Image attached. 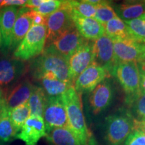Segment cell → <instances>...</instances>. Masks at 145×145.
Instances as JSON below:
<instances>
[{
    "instance_id": "17",
    "label": "cell",
    "mask_w": 145,
    "mask_h": 145,
    "mask_svg": "<svg viewBox=\"0 0 145 145\" xmlns=\"http://www.w3.org/2000/svg\"><path fill=\"white\" fill-rule=\"evenodd\" d=\"M32 11L24 6L19 9L11 40L10 52L16 49L32 26Z\"/></svg>"
},
{
    "instance_id": "44",
    "label": "cell",
    "mask_w": 145,
    "mask_h": 145,
    "mask_svg": "<svg viewBox=\"0 0 145 145\" xmlns=\"http://www.w3.org/2000/svg\"><path fill=\"white\" fill-rule=\"evenodd\" d=\"M144 17H145V16H144Z\"/></svg>"
},
{
    "instance_id": "32",
    "label": "cell",
    "mask_w": 145,
    "mask_h": 145,
    "mask_svg": "<svg viewBox=\"0 0 145 145\" xmlns=\"http://www.w3.org/2000/svg\"><path fill=\"white\" fill-rule=\"evenodd\" d=\"M124 145H145V135L139 130H134L125 140Z\"/></svg>"
},
{
    "instance_id": "25",
    "label": "cell",
    "mask_w": 145,
    "mask_h": 145,
    "mask_svg": "<svg viewBox=\"0 0 145 145\" xmlns=\"http://www.w3.org/2000/svg\"><path fill=\"white\" fill-rule=\"evenodd\" d=\"M48 97L42 88L35 86L28 101L31 116H43Z\"/></svg>"
},
{
    "instance_id": "35",
    "label": "cell",
    "mask_w": 145,
    "mask_h": 145,
    "mask_svg": "<svg viewBox=\"0 0 145 145\" xmlns=\"http://www.w3.org/2000/svg\"><path fill=\"white\" fill-rule=\"evenodd\" d=\"M26 2V0H4L1 3L0 8L9 6H24Z\"/></svg>"
},
{
    "instance_id": "36",
    "label": "cell",
    "mask_w": 145,
    "mask_h": 145,
    "mask_svg": "<svg viewBox=\"0 0 145 145\" xmlns=\"http://www.w3.org/2000/svg\"><path fill=\"white\" fill-rule=\"evenodd\" d=\"M134 130H139L145 135V119L137 120L134 118Z\"/></svg>"
},
{
    "instance_id": "8",
    "label": "cell",
    "mask_w": 145,
    "mask_h": 145,
    "mask_svg": "<svg viewBox=\"0 0 145 145\" xmlns=\"http://www.w3.org/2000/svg\"><path fill=\"white\" fill-rule=\"evenodd\" d=\"M108 77H110L108 71L93 61L78 76L73 87L79 95L86 92H91Z\"/></svg>"
},
{
    "instance_id": "21",
    "label": "cell",
    "mask_w": 145,
    "mask_h": 145,
    "mask_svg": "<svg viewBox=\"0 0 145 145\" xmlns=\"http://www.w3.org/2000/svg\"><path fill=\"white\" fill-rule=\"evenodd\" d=\"M47 140L53 145H82L69 128H57L46 134Z\"/></svg>"
},
{
    "instance_id": "22",
    "label": "cell",
    "mask_w": 145,
    "mask_h": 145,
    "mask_svg": "<svg viewBox=\"0 0 145 145\" xmlns=\"http://www.w3.org/2000/svg\"><path fill=\"white\" fill-rule=\"evenodd\" d=\"M18 132L10 117V110L4 104L0 106V140L8 142L16 139Z\"/></svg>"
},
{
    "instance_id": "13",
    "label": "cell",
    "mask_w": 145,
    "mask_h": 145,
    "mask_svg": "<svg viewBox=\"0 0 145 145\" xmlns=\"http://www.w3.org/2000/svg\"><path fill=\"white\" fill-rule=\"evenodd\" d=\"M114 50L118 64L142 61V43L132 38L114 40Z\"/></svg>"
},
{
    "instance_id": "34",
    "label": "cell",
    "mask_w": 145,
    "mask_h": 145,
    "mask_svg": "<svg viewBox=\"0 0 145 145\" xmlns=\"http://www.w3.org/2000/svg\"><path fill=\"white\" fill-rule=\"evenodd\" d=\"M32 26H39V25H46V17L36 13L34 11H32Z\"/></svg>"
},
{
    "instance_id": "11",
    "label": "cell",
    "mask_w": 145,
    "mask_h": 145,
    "mask_svg": "<svg viewBox=\"0 0 145 145\" xmlns=\"http://www.w3.org/2000/svg\"><path fill=\"white\" fill-rule=\"evenodd\" d=\"M85 41L76 27L73 26L46 47H49L69 59Z\"/></svg>"
},
{
    "instance_id": "4",
    "label": "cell",
    "mask_w": 145,
    "mask_h": 145,
    "mask_svg": "<svg viewBox=\"0 0 145 145\" xmlns=\"http://www.w3.org/2000/svg\"><path fill=\"white\" fill-rule=\"evenodd\" d=\"M46 42V25L32 26L22 42L14 50L13 57L22 61L38 57L44 52Z\"/></svg>"
},
{
    "instance_id": "23",
    "label": "cell",
    "mask_w": 145,
    "mask_h": 145,
    "mask_svg": "<svg viewBox=\"0 0 145 145\" xmlns=\"http://www.w3.org/2000/svg\"><path fill=\"white\" fill-rule=\"evenodd\" d=\"M104 26L105 34L112 41L132 38L126 23L119 17L112 19Z\"/></svg>"
},
{
    "instance_id": "31",
    "label": "cell",
    "mask_w": 145,
    "mask_h": 145,
    "mask_svg": "<svg viewBox=\"0 0 145 145\" xmlns=\"http://www.w3.org/2000/svg\"><path fill=\"white\" fill-rule=\"evenodd\" d=\"M130 106L132 108L133 114L137 120L145 119V93H140L131 103Z\"/></svg>"
},
{
    "instance_id": "20",
    "label": "cell",
    "mask_w": 145,
    "mask_h": 145,
    "mask_svg": "<svg viewBox=\"0 0 145 145\" xmlns=\"http://www.w3.org/2000/svg\"><path fill=\"white\" fill-rule=\"evenodd\" d=\"M116 12L124 21H130L145 16V1H126L116 6Z\"/></svg>"
},
{
    "instance_id": "10",
    "label": "cell",
    "mask_w": 145,
    "mask_h": 145,
    "mask_svg": "<svg viewBox=\"0 0 145 145\" xmlns=\"http://www.w3.org/2000/svg\"><path fill=\"white\" fill-rule=\"evenodd\" d=\"M94 62L104 67L110 76H113L118 65L114 50L113 42L106 34L93 41Z\"/></svg>"
},
{
    "instance_id": "9",
    "label": "cell",
    "mask_w": 145,
    "mask_h": 145,
    "mask_svg": "<svg viewBox=\"0 0 145 145\" xmlns=\"http://www.w3.org/2000/svg\"><path fill=\"white\" fill-rule=\"evenodd\" d=\"M94 61L93 41L86 40L69 59V75L72 85L77 78Z\"/></svg>"
},
{
    "instance_id": "14",
    "label": "cell",
    "mask_w": 145,
    "mask_h": 145,
    "mask_svg": "<svg viewBox=\"0 0 145 145\" xmlns=\"http://www.w3.org/2000/svg\"><path fill=\"white\" fill-rule=\"evenodd\" d=\"M46 130L42 117L30 116L16 138L23 141L26 145H36L42 137H46Z\"/></svg>"
},
{
    "instance_id": "30",
    "label": "cell",
    "mask_w": 145,
    "mask_h": 145,
    "mask_svg": "<svg viewBox=\"0 0 145 145\" xmlns=\"http://www.w3.org/2000/svg\"><path fill=\"white\" fill-rule=\"evenodd\" d=\"M63 3V1L61 0H44L40 6L32 10L44 17H47L59 10Z\"/></svg>"
},
{
    "instance_id": "24",
    "label": "cell",
    "mask_w": 145,
    "mask_h": 145,
    "mask_svg": "<svg viewBox=\"0 0 145 145\" xmlns=\"http://www.w3.org/2000/svg\"><path fill=\"white\" fill-rule=\"evenodd\" d=\"M39 81L48 97L62 95L71 87L73 86L71 83L60 81L55 77H44Z\"/></svg>"
},
{
    "instance_id": "2",
    "label": "cell",
    "mask_w": 145,
    "mask_h": 145,
    "mask_svg": "<svg viewBox=\"0 0 145 145\" xmlns=\"http://www.w3.org/2000/svg\"><path fill=\"white\" fill-rule=\"evenodd\" d=\"M61 97L66 108L69 128L77 137L81 144L86 145L91 135L86 125L80 95L72 86Z\"/></svg>"
},
{
    "instance_id": "16",
    "label": "cell",
    "mask_w": 145,
    "mask_h": 145,
    "mask_svg": "<svg viewBox=\"0 0 145 145\" xmlns=\"http://www.w3.org/2000/svg\"><path fill=\"white\" fill-rule=\"evenodd\" d=\"M113 97L112 85L105 79L91 92L89 102L94 115H97L109 106Z\"/></svg>"
},
{
    "instance_id": "38",
    "label": "cell",
    "mask_w": 145,
    "mask_h": 145,
    "mask_svg": "<svg viewBox=\"0 0 145 145\" xmlns=\"http://www.w3.org/2000/svg\"><path fill=\"white\" fill-rule=\"evenodd\" d=\"M5 91L3 89V88L0 86V106L5 103Z\"/></svg>"
},
{
    "instance_id": "26",
    "label": "cell",
    "mask_w": 145,
    "mask_h": 145,
    "mask_svg": "<svg viewBox=\"0 0 145 145\" xmlns=\"http://www.w3.org/2000/svg\"><path fill=\"white\" fill-rule=\"evenodd\" d=\"M63 5L69 10L71 14L84 18H95L96 6L88 0L63 1Z\"/></svg>"
},
{
    "instance_id": "12",
    "label": "cell",
    "mask_w": 145,
    "mask_h": 145,
    "mask_svg": "<svg viewBox=\"0 0 145 145\" xmlns=\"http://www.w3.org/2000/svg\"><path fill=\"white\" fill-rule=\"evenodd\" d=\"M26 72V65L14 57H0V86L2 88L13 85Z\"/></svg>"
},
{
    "instance_id": "33",
    "label": "cell",
    "mask_w": 145,
    "mask_h": 145,
    "mask_svg": "<svg viewBox=\"0 0 145 145\" xmlns=\"http://www.w3.org/2000/svg\"><path fill=\"white\" fill-rule=\"evenodd\" d=\"M140 78V91L145 93V61L138 62Z\"/></svg>"
},
{
    "instance_id": "28",
    "label": "cell",
    "mask_w": 145,
    "mask_h": 145,
    "mask_svg": "<svg viewBox=\"0 0 145 145\" xmlns=\"http://www.w3.org/2000/svg\"><path fill=\"white\" fill-rule=\"evenodd\" d=\"M95 6L96 12L94 18L103 26L114 18L118 17L115 10L110 5V1H104L102 3Z\"/></svg>"
},
{
    "instance_id": "37",
    "label": "cell",
    "mask_w": 145,
    "mask_h": 145,
    "mask_svg": "<svg viewBox=\"0 0 145 145\" xmlns=\"http://www.w3.org/2000/svg\"><path fill=\"white\" fill-rule=\"evenodd\" d=\"M43 1H44V0H30V1H27L26 4L24 5V7L31 9V10H34V9L40 6L41 3H43Z\"/></svg>"
},
{
    "instance_id": "7",
    "label": "cell",
    "mask_w": 145,
    "mask_h": 145,
    "mask_svg": "<svg viewBox=\"0 0 145 145\" xmlns=\"http://www.w3.org/2000/svg\"><path fill=\"white\" fill-rule=\"evenodd\" d=\"M42 118L46 134L54 128H69L66 108L61 95L48 97Z\"/></svg>"
},
{
    "instance_id": "1",
    "label": "cell",
    "mask_w": 145,
    "mask_h": 145,
    "mask_svg": "<svg viewBox=\"0 0 145 145\" xmlns=\"http://www.w3.org/2000/svg\"><path fill=\"white\" fill-rule=\"evenodd\" d=\"M29 68L32 77L37 81L44 77H55L72 84L69 75V59L49 47H45L44 52L32 61Z\"/></svg>"
},
{
    "instance_id": "43",
    "label": "cell",
    "mask_w": 145,
    "mask_h": 145,
    "mask_svg": "<svg viewBox=\"0 0 145 145\" xmlns=\"http://www.w3.org/2000/svg\"><path fill=\"white\" fill-rule=\"evenodd\" d=\"M2 2H3V1L0 0V6H1V3H2Z\"/></svg>"
},
{
    "instance_id": "3",
    "label": "cell",
    "mask_w": 145,
    "mask_h": 145,
    "mask_svg": "<svg viewBox=\"0 0 145 145\" xmlns=\"http://www.w3.org/2000/svg\"><path fill=\"white\" fill-rule=\"evenodd\" d=\"M134 130V118L126 112L110 115L105 120V145H121Z\"/></svg>"
},
{
    "instance_id": "29",
    "label": "cell",
    "mask_w": 145,
    "mask_h": 145,
    "mask_svg": "<svg viewBox=\"0 0 145 145\" xmlns=\"http://www.w3.org/2000/svg\"><path fill=\"white\" fill-rule=\"evenodd\" d=\"M130 35L136 40L145 43V17L130 21H124Z\"/></svg>"
},
{
    "instance_id": "6",
    "label": "cell",
    "mask_w": 145,
    "mask_h": 145,
    "mask_svg": "<svg viewBox=\"0 0 145 145\" xmlns=\"http://www.w3.org/2000/svg\"><path fill=\"white\" fill-rule=\"evenodd\" d=\"M73 26L71 14L63 3L59 10L46 17V46Z\"/></svg>"
},
{
    "instance_id": "15",
    "label": "cell",
    "mask_w": 145,
    "mask_h": 145,
    "mask_svg": "<svg viewBox=\"0 0 145 145\" xmlns=\"http://www.w3.org/2000/svg\"><path fill=\"white\" fill-rule=\"evenodd\" d=\"M19 9L16 6H9L0 10V28L2 40L1 50L3 54L10 52L11 40Z\"/></svg>"
},
{
    "instance_id": "41",
    "label": "cell",
    "mask_w": 145,
    "mask_h": 145,
    "mask_svg": "<svg viewBox=\"0 0 145 145\" xmlns=\"http://www.w3.org/2000/svg\"><path fill=\"white\" fill-rule=\"evenodd\" d=\"M1 42H2V40H1V28H0V48L1 47Z\"/></svg>"
},
{
    "instance_id": "42",
    "label": "cell",
    "mask_w": 145,
    "mask_h": 145,
    "mask_svg": "<svg viewBox=\"0 0 145 145\" xmlns=\"http://www.w3.org/2000/svg\"><path fill=\"white\" fill-rule=\"evenodd\" d=\"M0 145H7V144H5L4 142H3V141L0 140Z\"/></svg>"
},
{
    "instance_id": "19",
    "label": "cell",
    "mask_w": 145,
    "mask_h": 145,
    "mask_svg": "<svg viewBox=\"0 0 145 145\" xmlns=\"http://www.w3.org/2000/svg\"><path fill=\"white\" fill-rule=\"evenodd\" d=\"M35 86L28 79H24L17 84L5 94V102L9 110L27 103Z\"/></svg>"
},
{
    "instance_id": "27",
    "label": "cell",
    "mask_w": 145,
    "mask_h": 145,
    "mask_svg": "<svg viewBox=\"0 0 145 145\" xmlns=\"http://www.w3.org/2000/svg\"><path fill=\"white\" fill-rule=\"evenodd\" d=\"M31 116L28 103L20 105L10 111V117L14 128L18 132L20 131L23 125Z\"/></svg>"
},
{
    "instance_id": "40",
    "label": "cell",
    "mask_w": 145,
    "mask_h": 145,
    "mask_svg": "<svg viewBox=\"0 0 145 145\" xmlns=\"http://www.w3.org/2000/svg\"><path fill=\"white\" fill-rule=\"evenodd\" d=\"M142 61H145V43H142Z\"/></svg>"
},
{
    "instance_id": "39",
    "label": "cell",
    "mask_w": 145,
    "mask_h": 145,
    "mask_svg": "<svg viewBox=\"0 0 145 145\" xmlns=\"http://www.w3.org/2000/svg\"><path fill=\"white\" fill-rule=\"evenodd\" d=\"M86 145H98V144H97V142L95 139V138L91 135V137L89 138V139L88 143H87Z\"/></svg>"
},
{
    "instance_id": "5",
    "label": "cell",
    "mask_w": 145,
    "mask_h": 145,
    "mask_svg": "<svg viewBox=\"0 0 145 145\" xmlns=\"http://www.w3.org/2000/svg\"><path fill=\"white\" fill-rule=\"evenodd\" d=\"M113 76L119 81L126 94V101L131 104L140 93V78L138 63H120L114 69Z\"/></svg>"
},
{
    "instance_id": "18",
    "label": "cell",
    "mask_w": 145,
    "mask_h": 145,
    "mask_svg": "<svg viewBox=\"0 0 145 145\" xmlns=\"http://www.w3.org/2000/svg\"><path fill=\"white\" fill-rule=\"evenodd\" d=\"M75 26L86 40L95 41L105 35L104 26L93 18H84L71 14Z\"/></svg>"
}]
</instances>
